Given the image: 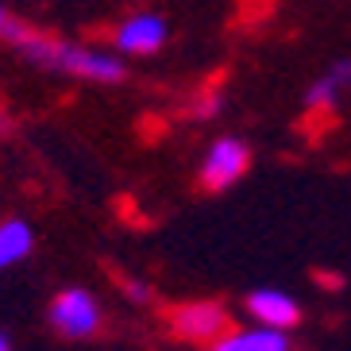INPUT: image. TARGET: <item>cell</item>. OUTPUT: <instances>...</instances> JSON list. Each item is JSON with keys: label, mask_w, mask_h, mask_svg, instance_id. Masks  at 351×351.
I'll use <instances>...</instances> for the list:
<instances>
[{"label": "cell", "mask_w": 351, "mask_h": 351, "mask_svg": "<svg viewBox=\"0 0 351 351\" xmlns=\"http://www.w3.org/2000/svg\"><path fill=\"white\" fill-rule=\"evenodd\" d=\"M0 351H12V343H8V336L0 332Z\"/></svg>", "instance_id": "cell-12"}, {"label": "cell", "mask_w": 351, "mask_h": 351, "mask_svg": "<svg viewBox=\"0 0 351 351\" xmlns=\"http://www.w3.org/2000/svg\"><path fill=\"white\" fill-rule=\"evenodd\" d=\"M101 320H104V313H101V305H97V298L82 286L62 289V293L51 301V324H54L58 336H66V340H89V336H97Z\"/></svg>", "instance_id": "cell-3"}, {"label": "cell", "mask_w": 351, "mask_h": 351, "mask_svg": "<svg viewBox=\"0 0 351 351\" xmlns=\"http://www.w3.org/2000/svg\"><path fill=\"white\" fill-rule=\"evenodd\" d=\"M208 351H293V340L282 328L251 324V328H228L220 340L208 343Z\"/></svg>", "instance_id": "cell-7"}, {"label": "cell", "mask_w": 351, "mask_h": 351, "mask_svg": "<svg viewBox=\"0 0 351 351\" xmlns=\"http://www.w3.org/2000/svg\"><path fill=\"white\" fill-rule=\"evenodd\" d=\"M166 39H170V27L155 12H135L116 27V51L128 54V58H143V54L162 51Z\"/></svg>", "instance_id": "cell-6"}, {"label": "cell", "mask_w": 351, "mask_h": 351, "mask_svg": "<svg viewBox=\"0 0 351 351\" xmlns=\"http://www.w3.org/2000/svg\"><path fill=\"white\" fill-rule=\"evenodd\" d=\"M251 170V147L239 139V135H220L213 139L201 158V186L208 193H220V189H232L239 178Z\"/></svg>", "instance_id": "cell-2"}, {"label": "cell", "mask_w": 351, "mask_h": 351, "mask_svg": "<svg viewBox=\"0 0 351 351\" xmlns=\"http://www.w3.org/2000/svg\"><path fill=\"white\" fill-rule=\"evenodd\" d=\"M220 108H224V97H220V93H205L201 101L193 104V116H197V120H213V116H220Z\"/></svg>", "instance_id": "cell-10"}, {"label": "cell", "mask_w": 351, "mask_h": 351, "mask_svg": "<svg viewBox=\"0 0 351 351\" xmlns=\"http://www.w3.org/2000/svg\"><path fill=\"white\" fill-rule=\"evenodd\" d=\"M343 93H351V58L328 66V70L320 73L317 82L309 85V93H305V104L309 108H332V104L343 101Z\"/></svg>", "instance_id": "cell-8"}, {"label": "cell", "mask_w": 351, "mask_h": 351, "mask_svg": "<svg viewBox=\"0 0 351 351\" xmlns=\"http://www.w3.org/2000/svg\"><path fill=\"white\" fill-rule=\"evenodd\" d=\"M170 328H174L178 340L213 343L228 332V309L220 301H186L170 313Z\"/></svg>", "instance_id": "cell-4"}, {"label": "cell", "mask_w": 351, "mask_h": 351, "mask_svg": "<svg viewBox=\"0 0 351 351\" xmlns=\"http://www.w3.org/2000/svg\"><path fill=\"white\" fill-rule=\"evenodd\" d=\"M243 309H247V317L255 320V324H263V328H298L301 324V301L293 298V293H286V289H251L247 298H243Z\"/></svg>", "instance_id": "cell-5"}, {"label": "cell", "mask_w": 351, "mask_h": 351, "mask_svg": "<svg viewBox=\"0 0 351 351\" xmlns=\"http://www.w3.org/2000/svg\"><path fill=\"white\" fill-rule=\"evenodd\" d=\"M4 35H8L16 47H20L35 66H47V70L58 73H73V77H85V82L97 85H116L128 77V66L116 58V54L104 51H89V47H77V43H62L51 39V35H39L23 23H4Z\"/></svg>", "instance_id": "cell-1"}, {"label": "cell", "mask_w": 351, "mask_h": 351, "mask_svg": "<svg viewBox=\"0 0 351 351\" xmlns=\"http://www.w3.org/2000/svg\"><path fill=\"white\" fill-rule=\"evenodd\" d=\"M124 298L135 301V305H151V301H155V293H151V286H147V282L124 278Z\"/></svg>", "instance_id": "cell-11"}, {"label": "cell", "mask_w": 351, "mask_h": 351, "mask_svg": "<svg viewBox=\"0 0 351 351\" xmlns=\"http://www.w3.org/2000/svg\"><path fill=\"white\" fill-rule=\"evenodd\" d=\"M35 247V232L27 220H0V270L16 267V263H23V258L32 255Z\"/></svg>", "instance_id": "cell-9"}, {"label": "cell", "mask_w": 351, "mask_h": 351, "mask_svg": "<svg viewBox=\"0 0 351 351\" xmlns=\"http://www.w3.org/2000/svg\"><path fill=\"white\" fill-rule=\"evenodd\" d=\"M4 23H8V16H4V8H0V32H4Z\"/></svg>", "instance_id": "cell-13"}]
</instances>
